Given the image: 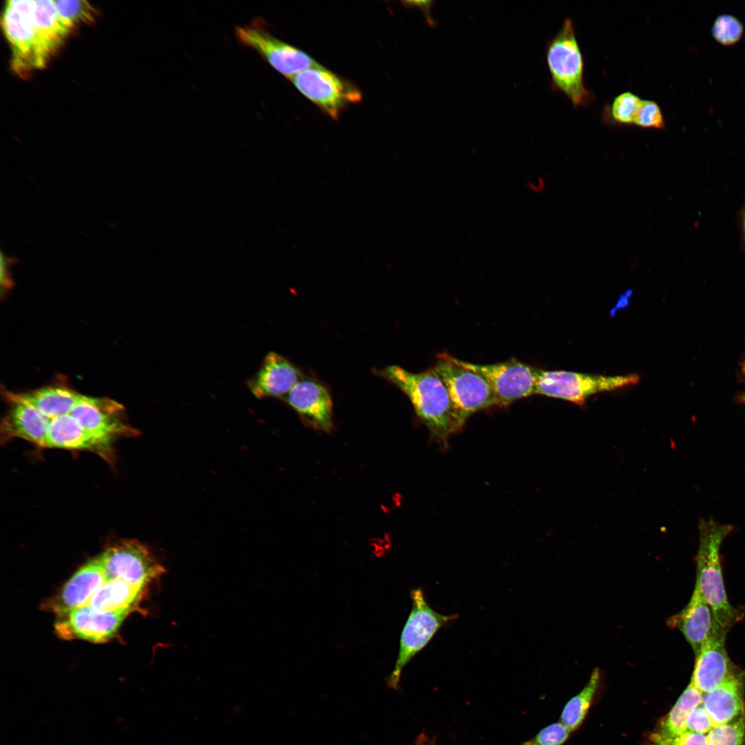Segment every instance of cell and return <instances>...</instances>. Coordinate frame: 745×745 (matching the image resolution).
Masks as SVG:
<instances>
[{"mask_svg":"<svg viewBox=\"0 0 745 745\" xmlns=\"http://www.w3.org/2000/svg\"><path fill=\"white\" fill-rule=\"evenodd\" d=\"M375 372L408 397L417 415L441 444L446 446L463 426L446 386L433 368L412 372L391 365Z\"/></svg>","mask_w":745,"mask_h":745,"instance_id":"1","label":"cell"},{"mask_svg":"<svg viewBox=\"0 0 745 745\" xmlns=\"http://www.w3.org/2000/svg\"><path fill=\"white\" fill-rule=\"evenodd\" d=\"M699 530L695 584L710 606L715 624L728 630L738 619L739 613L727 598L719 549L731 527L708 520L702 522Z\"/></svg>","mask_w":745,"mask_h":745,"instance_id":"2","label":"cell"},{"mask_svg":"<svg viewBox=\"0 0 745 745\" xmlns=\"http://www.w3.org/2000/svg\"><path fill=\"white\" fill-rule=\"evenodd\" d=\"M444 382L463 424L475 413L498 406L486 379L466 361L441 353L432 368Z\"/></svg>","mask_w":745,"mask_h":745,"instance_id":"3","label":"cell"},{"mask_svg":"<svg viewBox=\"0 0 745 745\" xmlns=\"http://www.w3.org/2000/svg\"><path fill=\"white\" fill-rule=\"evenodd\" d=\"M547 64L553 83L575 106L588 104L592 96L584 84V61L573 21L567 18L550 42Z\"/></svg>","mask_w":745,"mask_h":745,"instance_id":"4","label":"cell"},{"mask_svg":"<svg viewBox=\"0 0 745 745\" xmlns=\"http://www.w3.org/2000/svg\"><path fill=\"white\" fill-rule=\"evenodd\" d=\"M1 23L12 50L14 70L23 75L43 67L50 55L35 26L32 1H7Z\"/></svg>","mask_w":745,"mask_h":745,"instance_id":"5","label":"cell"},{"mask_svg":"<svg viewBox=\"0 0 745 745\" xmlns=\"http://www.w3.org/2000/svg\"><path fill=\"white\" fill-rule=\"evenodd\" d=\"M412 609L402 630L399 653L388 686L397 689L405 666L421 651L443 626L457 619V614L444 615L428 604L421 588L410 591Z\"/></svg>","mask_w":745,"mask_h":745,"instance_id":"6","label":"cell"},{"mask_svg":"<svg viewBox=\"0 0 745 745\" xmlns=\"http://www.w3.org/2000/svg\"><path fill=\"white\" fill-rule=\"evenodd\" d=\"M639 381L635 374L604 376L538 369L536 394L582 405L594 394L633 386Z\"/></svg>","mask_w":745,"mask_h":745,"instance_id":"7","label":"cell"},{"mask_svg":"<svg viewBox=\"0 0 745 745\" xmlns=\"http://www.w3.org/2000/svg\"><path fill=\"white\" fill-rule=\"evenodd\" d=\"M98 558L107 581L121 579L149 589L165 573V568L139 541H121L107 548Z\"/></svg>","mask_w":745,"mask_h":745,"instance_id":"8","label":"cell"},{"mask_svg":"<svg viewBox=\"0 0 745 745\" xmlns=\"http://www.w3.org/2000/svg\"><path fill=\"white\" fill-rule=\"evenodd\" d=\"M289 79L303 95L335 119L348 105L362 99L357 86L321 66L302 70Z\"/></svg>","mask_w":745,"mask_h":745,"instance_id":"9","label":"cell"},{"mask_svg":"<svg viewBox=\"0 0 745 745\" xmlns=\"http://www.w3.org/2000/svg\"><path fill=\"white\" fill-rule=\"evenodd\" d=\"M235 35L241 44L255 50L288 79L306 69L320 66L304 51L274 37L259 20L237 27Z\"/></svg>","mask_w":745,"mask_h":745,"instance_id":"10","label":"cell"},{"mask_svg":"<svg viewBox=\"0 0 745 745\" xmlns=\"http://www.w3.org/2000/svg\"><path fill=\"white\" fill-rule=\"evenodd\" d=\"M466 363L486 379L499 406L536 394V368L516 359L485 365Z\"/></svg>","mask_w":745,"mask_h":745,"instance_id":"11","label":"cell"},{"mask_svg":"<svg viewBox=\"0 0 745 745\" xmlns=\"http://www.w3.org/2000/svg\"><path fill=\"white\" fill-rule=\"evenodd\" d=\"M128 614L98 611L86 605L58 616L55 633L64 639L106 642L115 637Z\"/></svg>","mask_w":745,"mask_h":745,"instance_id":"12","label":"cell"},{"mask_svg":"<svg viewBox=\"0 0 745 745\" xmlns=\"http://www.w3.org/2000/svg\"><path fill=\"white\" fill-rule=\"evenodd\" d=\"M728 631L715 624L712 633L695 656L691 682L703 693L714 690L739 674L726 649Z\"/></svg>","mask_w":745,"mask_h":745,"instance_id":"13","label":"cell"},{"mask_svg":"<svg viewBox=\"0 0 745 745\" xmlns=\"http://www.w3.org/2000/svg\"><path fill=\"white\" fill-rule=\"evenodd\" d=\"M281 399L309 426L326 432L332 429V397L319 381L304 376Z\"/></svg>","mask_w":745,"mask_h":745,"instance_id":"14","label":"cell"},{"mask_svg":"<svg viewBox=\"0 0 745 745\" xmlns=\"http://www.w3.org/2000/svg\"><path fill=\"white\" fill-rule=\"evenodd\" d=\"M107 582L103 568L97 557L82 566L61 590L45 602L43 610L61 616L88 604L93 595Z\"/></svg>","mask_w":745,"mask_h":745,"instance_id":"15","label":"cell"},{"mask_svg":"<svg viewBox=\"0 0 745 745\" xmlns=\"http://www.w3.org/2000/svg\"><path fill=\"white\" fill-rule=\"evenodd\" d=\"M304 377L301 370L284 356L268 352L257 371L248 379L246 385L258 399H282Z\"/></svg>","mask_w":745,"mask_h":745,"instance_id":"16","label":"cell"},{"mask_svg":"<svg viewBox=\"0 0 745 745\" xmlns=\"http://www.w3.org/2000/svg\"><path fill=\"white\" fill-rule=\"evenodd\" d=\"M668 624L682 633L696 656L715 624L713 611L696 584L688 603Z\"/></svg>","mask_w":745,"mask_h":745,"instance_id":"17","label":"cell"},{"mask_svg":"<svg viewBox=\"0 0 745 745\" xmlns=\"http://www.w3.org/2000/svg\"><path fill=\"white\" fill-rule=\"evenodd\" d=\"M46 418L47 428L43 448L89 450L105 455L109 453L111 443L86 430L70 412Z\"/></svg>","mask_w":745,"mask_h":745,"instance_id":"18","label":"cell"},{"mask_svg":"<svg viewBox=\"0 0 745 745\" xmlns=\"http://www.w3.org/2000/svg\"><path fill=\"white\" fill-rule=\"evenodd\" d=\"M702 704L713 727L733 722L745 716L744 683L740 674L714 690L703 693Z\"/></svg>","mask_w":745,"mask_h":745,"instance_id":"19","label":"cell"},{"mask_svg":"<svg viewBox=\"0 0 745 745\" xmlns=\"http://www.w3.org/2000/svg\"><path fill=\"white\" fill-rule=\"evenodd\" d=\"M12 408L1 425L5 439L21 438L43 447L47 420L33 406L17 401H10Z\"/></svg>","mask_w":745,"mask_h":745,"instance_id":"20","label":"cell"},{"mask_svg":"<svg viewBox=\"0 0 745 745\" xmlns=\"http://www.w3.org/2000/svg\"><path fill=\"white\" fill-rule=\"evenodd\" d=\"M148 590L121 579H110L93 595L88 606L98 611L130 613L139 610Z\"/></svg>","mask_w":745,"mask_h":745,"instance_id":"21","label":"cell"},{"mask_svg":"<svg viewBox=\"0 0 745 745\" xmlns=\"http://www.w3.org/2000/svg\"><path fill=\"white\" fill-rule=\"evenodd\" d=\"M83 395L63 387H47L25 394L9 393L10 401L28 404L47 417L68 413Z\"/></svg>","mask_w":745,"mask_h":745,"instance_id":"22","label":"cell"},{"mask_svg":"<svg viewBox=\"0 0 745 745\" xmlns=\"http://www.w3.org/2000/svg\"><path fill=\"white\" fill-rule=\"evenodd\" d=\"M32 8L38 34L50 56L61 46L70 30L60 20L54 1H32Z\"/></svg>","mask_w":745,"mask_h":745,"instance_id":"23","label":"cell"},{"mask_svg":"<svg viewBox=\"0 0 745 745\" xmlns=\"http://www.w3.org/2000/svg\"><path fill=\"white\" fill-rule=\"evenodd\" d=\"M702 697L703 693L690 682L671 710L661 719L651 733L661 737H671L684 732L688 715L702 703Z\"/></svg>","mask_w":745,"mask_h":745,"instance_id":"24","label":"cell"},{"mask_svg":"<svg viewBox=\"0 0 745 745\" xmlns=\"http://www.w3.org/2000/svg\"><path fill=\"white\" fill-rule=\"evenodd\" d=\"M600 672L596 668L582 690L565 705L560 716L561 723L570 732L583 723L599 686Z\"/></svg>","mask_w":745,"mask_h":745,"instance_id":"25","label":"cell"},{"mask_svg":"<svg viewBox=\"0 0 745 745\" xmlns=\"http://www.w3.org/2000/svg\"><path fill=\"white\" fill-rule=\"evenodd\" d=\"M61 22L70 30L76 24L93 20L94 9L86 1H54Z\"/></svg>","mask_w":745,"mask_h":745,"instance_id":"26","label":"cell"},{"mask_svg":"<svg viewBox=\"0 0 745 745\" xmlns=\"http://www.w3.org/2000/svg\"><path fill=\"white\" fill-rule=\"evenodd\" d=\"M708 745H744L745 716L713 727L707 734Z\"/></svg>","mask_w":745,"mask_h":745,"instance_id":"27","label":"cell"},{"mask_svg":"<svg viewBox=\"0 0 745 745\" xmlns=\"http://www.w3.org/2000/svg\"><path fill=\"white\" fill-rule=\"evenodd\" d=\"M642 100L630 91L617 95L610 106L612 120L621 124H634Z\"/></svg>","mask_w":745,"mask_h":745,"instance_id":"28","label":"cell"},{"mask_svg":"<svg viewBox=\"0 0 745 745\" xmlns=\"http://www.w3.org/2000/svg\"><path fill=\"white\" fill-rule=\"evenodd\" d=\"M713 38L723 46H732L739 41L744 33L741 21L731 14L718 16L712 26Z\"/></svg>","mask_w":745,"mask_h":745,"instance_id":"29","label":"cell"},{"mask_svg":"<svg viewBox=\"0 0 745 745\" xmlns=\"http://www.w3.org/2000/svg\"><path fill=\"white\" fill-rule=\"evenodd\" d=\"M634 125L645 128H664L665 121L658 104L654 101L642 100Z\"/></svg>","mask_w":745,"mask_h":745,"instance_id":"30","label":"cell"},{"mask_svg":"<svg viewBox=\"0 0 745 745\" xmlns=\"http://www.w3.org/2000/svg\"><path fill=\"white\" fill-rule=\"evenodd\" d=\"M570 733L561 722H556L544 728L522 745H562L568 739Z\"/></svg>","mask_w":745,"mask_h":745,"instance_id":"31","label":"cell"},{"mask_svg":"<svg viewBox=\"0 0 745 745\" xmlns=\"http://www.w3.org/2000/svg\"><path fill=\"white\" fill-rule=\"evenodd\" d=\"M649 745H708L707 735L684 731L671 737H661L650 733L648 736Z\"/></svg>","mask_w":745,"mask_h":745,"instance_id":"32","label":"cell"},{"mask_svg":"<svg viewBox=\"0 0 745 745\" xmlns=\"http://www.w3.org/2000/svg\"><path fill=\"white\" fill-rule=\"evenodd\" d=\"M713 728L712 721L702 703L693 708L688 715L684 731L700 733L707 735Z\"/></svg>","mask_w":745,"mask_h":745,"instance_id":"33","label":"cell"},{"mask_svg":"<svg viewBox=\"0 0 745 745\" xmlns=\"http://www.w3.org/2000/svg\"><path fill=\"white\" fill-rule=\"evenodd\" d=\"M12 259L11 257L6 255L3 252H1L0 255V269H1V288H8L10 285V266L12 264Z\"/></svg>","mask_w":745,"mask_h":745,"instance_id":"34","label":"cell"},{"mask_svg":"<svg viewBox=\"0 0 745 745\" xmlns=\"http://www.w3.org/2000/svg\"><path fill=\"white\" fill-rule=\"evenodd\" d=\"M432 742L425 734L419 735L413 745H431Z\"/></svg>","mask_w":745,"mask_h":745,"instance_id":"35","label":"cell"},{"mask_svg":"<svg viewBox=\"0 0 745 745\" xmlns=\"http://www.w3.org/2000/svg\"><path fill=\"white\" fill-rule=\"evenodd\" d=\"M741 225H742V230L743 237H744V243H745V205H744V208H742V212H741Z\"/></svg>","mask_w":745,"mask_h":745,"instance_id":"36","label":"cell"},{"mask_svg":"<svg viewBox=\"0 0 745 745\" xmlns=\"http://www.w3.org/2000/svg\"><path fill=\"white\" fill-rule=\"evenodd\" d=\"M743 371L744 372V374H745V363H744V364L743 365Z\"/></svg>","mask_w":745,"mask_h":745,"instance_id":"37","label":"cell"},{"mask_svg":"<svg viewBox=\"0 0 745 745\" xmlns=\"http://www.w3.org/2000/svg\"><path fill=\"white\" fill-rule=\"evenodd\" d=\"M431 745H435V744L432 742Z\"/></svg>","mask_w":745,"mask_h":745,"instance_id":"38","label":"cell"}]
</instances>
